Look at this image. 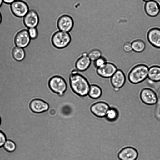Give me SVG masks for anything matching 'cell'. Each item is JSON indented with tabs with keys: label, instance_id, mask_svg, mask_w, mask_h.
Returning <instances> with one entry per match:
<instances>
[{
	"label": "cell",
	"instance_id": "1",
	"mask_svg": "<svg viewBox=\"0 0 160 160\" xmlns=\"http://www.w3.org/2000/svg\"><path fill=\"white\" fill-rule=\"evenodd\" d=\"M69 83L71 89L75 94L82 97L88 95L90 84L87 78L76 69L71 72Z\"/></svg>",
	"mask_w": 160,
	"mask_h": 160
},
{
	"label": "cell",
	"instance_id": "2",
	"mask_svg": "<svg viewBox=\"0 0 160 160\" xmlns=\"http://www.w3.org/2000/svg\"><path fill=\"white\" fill-rule=\"evenodd\" d=\"M149 68L148 65L144 63L139 64L134 66L129 72V81L134 84L143 82L148 77Z\"/></svg>",
	"mask_w": 160,
	"mask_h": 160
},
{
	"label": "cell",
	"instance_id": "3",
	"mask_svg": "<svg viewBox=\"0 0 160 160\" xmlns=\"http://www.w3.org/2000/svg\"><path fill=\"white\" fill-rule=\"evenodd\" d=\"M48 85L52 92L60 96H64L67 92H73L65 79L60 76L52 77L49 79Z\"/></svg>",
	"mask_w": 160,
	"mask_h": 160
},
{
	"label": "cell",
	"instance_id": "4",
	"mask_svg": "<svg viewBox=\"0 0 160 160\" xmlns=\"http://www.w3.org/2000/svg\"><path fill=\"white\" fill-rule=\"evenodd\" d=\"M71 41V37L69 32L59 31L55 33L52 38L53 46L59 49L68 46Z\"/></svg>",
	"mask_w": 160,
	"mask_h": 160
},
{
	"label": "cell",
	"instance_id": "5",
	"mask_svg": "<svg viewBox=\"0 0 160 160\" xmlns=\"http://www.w3.org/2000/svg\"><path fill=\"white\" fill-rule=\"evenodd\" d=\"M10 8L12 13L16 16L23 18L29 11L27 3L22 0H16L10 4Z\"/></svg>",
	"mask_w": 160,
	"mask_h": 160
},
{
	"label": "cell",
	"instance_id": "6",
	"mask_svg": "<svg viewBox=\"0 0 160 160\" xmlns=\"http://www.w3.org/2000/svg\"><path fill=\"white\" fill-rule=\"evenodd\" d=\"M140 98L144 103L149 105L156 104L158 101L156 92L152 89L148 88H145L141 90Z\"/></svg>",
	"mask_w": 160,
	"mask_h": 160
},
{
	"label": "cell",
	"instance_id": "7",
	"mask_svg": "<svg viewBox=\"0 0 160 160\" xmlns=\"http://www.w3.org/2000/svg\"><path fill=\"white\" fill-rule=\"evenodd\" d=\"M118 69L113 63L107 62L102 66L96 69V72L100 77L108 78H111Z\"/></svg>",
	"mask_w": 160,
	"mask_h": 160
},
{
	"label": "cell",
	"instance_id": "8",
	"mask_svg": "<svg viewBox=\"0 0 160 160\" xmlns=\"http://www.w3.org/2000/svg\"><path fill=\"white\" fill-rule=\"evenodd\" d=\"M126 81L125 75L123 72L118 69L110 78L111 84L114 90L118 91L124 85Z\"/></svg>",
	"mask_w": 160,
	"mask_h": 160
},
{
	"label": "cell",
	"instance_id": "9",
	"mask_svg": "<svg viewBox=\"0 0 160 160\" xmlns=\"http://www.w3.org/2000/svg\"><path fill=\"white\" fill-rule=\"evenodd\" d=\"M110 108L108 103L101 100L93 104L91 107V110L95 116L102 118L105 117Z\"/></svg>",
	"mask_w": 160,
	"mask_h": 160
},
{
	"label": "cell",
	"instance_id": "10",
	"mask_svg": "<svg viewBox=\"0 0 160 160\" xmlns=\"http://www.w3.org/2000/svg\"><path fill=\"white\" fill-rule=\"evenodd\" d=\"M138 153L135 148L126 147L122 148L118 154V158L120 160H136Z\"/></svg>",
	"mask_w": 160,
	"mask_h": 160
},
{
	"label": "cell",
	"instance_id": "11",
	"mask_svg": "<svg viewBox=\"0 0 160 160\" xmlns=\"http://www.w3.org/2000/svg\"><path fill=\"white\" fill-rule=\"evenodd\" d=\"M92 61L88 56V53L84 52L76 60L75 68L77 70L80 72L87 71L90 67Z\"/></svg>",
	"mask_w": 160,
	"mask_h": 160
},
{
	"label": "cell",
	"instance_id": "12",
	"mask_svg": "<svg viewBox=\"0 0 160 160\" xmlns=\"http://www.w3.org/2000/svg\"><path fill=\"white\" fill-rule=\"evenodd\" d=\"M25 26L28 28H36L39 22V18L36 11L34 9L29 8V11L23 18Z\"/></svg>",
	"mask_w": 160,
	"mask_h": 160
},
{
	"label": "cell",
	"instance_id": "13",
	"mask_svg": "<svg viewBox=\"0 0 160 160\" xmlns=\"http://www.w3.org/2000/svg\"><path fill=\"white\" fill-rule=\"evenodd\" d=\"M28 29L22 30L16 34L15 38L16 46L23 48L29 45L31 39L28 34Z\"/></svg>",
	"mask_w": 160,
	"mask_h": 160
},
{
	"label": "cell",
	"instance_id": "14",
	"mask_svg": "<svg viewBox=\"0 0 160 160\" xmlns=\"http://www.w3.org/2000/svg\"><path fill=\"white\" fill-rule=\"evenodd\" d=\"M73 21L72 18L68 15L61 17L58 22V28L60 31L69 32L73 26Z\"/></svg>",
	"mask_w": 160,
	"mask_h": 160
},
{
	"label": "cell",
	"instance_id": "15",
	"mask_svg": "<svg viewBox=\"0 0 160 160\" xmlns=\"http://www.w3.org/2000/svg\"><path fill=\"white\" fill-rule=\"evenodd\" d=\"M149 42L154 47L160 48V28H154L150 29L147 34Z\"/></svg>",
	"mask_w": 160,
	"mask_h": 160
},
{
	"label": "cell",
	"instance_id": "16",
	"mask_svg": "<svg viewBox=\"0 0 160 160\" xmlns=\"http://www.w3.org/2000/svg\"><path fill=\"white\" fill-rule=\"evenodd\" d=\"M144 8L147 14L150 17L157 16L160 13V5L155 0L146 2Z\"/></svg>",
	"mask_w": 160,
	"mask_h": 160
},
{
	"label": "cell",
	"instance_id": "17",
	"mask_svg": "<svg viewBox=\"0 0 160 160\" xmlns=\"http://www.w3.org/2000/svg\"><path fill=\"white\" fill-rule=\"evenodd\" d=\"M29 107L32 111L36 113H40L46 111L49 107L47 103L39 99L32 100L30 103Z\"/></svg>",
	"mask_w": 160,
	"mask_h": 160
},
{
	"label": "cell",
	"instance_id": "18",
	"mask_svg": "<svg viewBox=\"0 0 160 160\" xmlns=\"http://www.w3.org/2000/svg\"><path fill=\"white\" fill-rule=\"evenodd\" d=\"M149 80L154 82L160 81V66H152L149 68L148 77Z\"/></svg>",
	"mask_w": 160,
	"mask_h": 160
},
{
	"label": "cell",
	"instance_id": "19",
	"mask_svg": "<svg viewBox=\"0 0 160 160\" xmlns=\"http://www.w3.org/2000/svg\"><path fill=\"white\" fill-rule=\"evenodd\" d=\"M102 94V90L101 88L95 84H90L88 95L91 98L94 99H99Z\"/></svg>",
	"mask_w": 160,
	"mask_h": 160
},
{
	"label": "cell",
	"instance_id": "20",
	"mask_svg": "<svg viewBox=\"0 0 160 160\" xmlns=\"http://www.w3.org/2000/svg\"><path fill=\"white\" fill-rule=\"evenodd\" d=\"M119 116V111L114 107H110L105 117L108 121L113 122L116 121Z\"/></svg>",
	"mask_w": 160,
	"mask_h": 160
},
{
	"label": "cell",
	"instance_id": "21",
	"mask_svg": "<svg viewBox=\"0 0 160 160\" xmlns=\"http://www.w3.org/2000/svg\"><path fill=\"white\" fill-rule=\"evenodd\" d=\"M131 43L132 50L135 52H142L145 49V43L141 39H135Z\"/></svg>",
	"mask_w": 160,
	"mask_h": 160
},
{
	"label": "cell",
	"instance_id": "22",
	"mask_svg": "<svg viewBox=\"0 0 160 160\" xmlns=\"http://www.w3.org/2000/svg\"><path fill=\"white\" fill-rule=\"evenodd\" d=\"M12 54L13 58L16 60L20 61L24 59L25 53L24 48L16 46L13 50Z\"/></svg>",
	"mask_w": 160,
	"mask_h": 160
},
{
	"label": "cell",
	"instance_id": "23",
	"mask_svg": "<svg viewBox=\"0 0 160 160\" xmlns=\"http://www.w3.org/2000/svg\"><path fill=\"white\" fill-rule=\"evenodd\" d=\"M88 56L91 61L93 62L102 56V52L99 49L95 48L88 52Z\"/></svg>",
	"mask_w": 160,
	"mask_h": 160
},
{
	"label": "cell",
	"instance_id": "24",
	"mask_svg": "<svg viewBox=\"0 0 160 160\" xmlns=\"http://www.w3.org/2000/svg\"><path fill=\"white\" fill-rule=\"evenodd\" d=\"M3 147L7 151L12 152L15 151L16 148V144L12 141L10 140H7Z\"/></svg>",
	"mask_w": 160,
	"mask_h": 160
},
{
	"label": "cell",
	"instance_id": "25",
	"mask_svg": "<svg viewBox=\"0 0 160 160\" xmlns=\"http://www.w3.org/2000/svg\"><path fill=\"white\" fill-rule=\"evenodd\" d=\"M107 62V61L105 58L102 56L95 61L92 62V64L95 69L102 66Z\"/></svg>",
	"mask_w": 160,
	"mask_h": 160
},
{
	"label": "cell",
	"instance_id": "26",
	"mask_svg": "<svg viewBox=\"0 0 160 160\" xmlns=\"http://www.w3.org/2000/svg\"><path fill=\"white\" fill-rule=\"evenodd\" d=\"M28 32L31 39H34L37 38L38 35V32L36 28H28Z\"/></svg>",
	"mask_w": 160,
	"mask_h": 160
},
{
	"label": "cell",
	"instance_id": "27",
	"mask_svg": "<svg viewBox=\"0 0 160 160\" xmlns=\"http://www.w3.org/2000/svg\"><path fill=\"white\" fill-rule=\"evenodd\" d=\"M122 48L126 52H131L132 50L131 43L128 42H125L122 45Z\"/></svg>",
	"mask_w": 160,
	"mask_h": 160
},
{
	"label": "cell",
	"instance_id": "28",
	"mask_svg": "<svg viewBox=\"0 0 160 160\" xmlns=\"http://www.w3.org/2000/svg\"><path fill=\"white\" fill-rule=\"evenodd\" d=\"M7 140L5 134L0 130V148L3 147Z\"/></svg>",
	"mask_w": 160,
	"mask_h": 160
},
{
	"label": "cell",
	"instance_id": "29",
	"mask_svg": "<svg viewBox=\"0 0 160 160\" xmlns=\"http://www.w3.org/2000/svg\"><path fill=\"white\" fill-rule=\"evenodd\" d=\"M3 2L10 4L16 0H3Z\"/></svg>",
	"mask_w": 160,
	"mask_h": 160
},
{
	"label": "cell",
	"instance_id": "30",
	"mask_svg": "<svg viewBox=\"0 0 160 160\" xmlns=\"http://www.w3.org/2000/svg\"><path fill=\"white\" fill-rule=\"evenodd\" d=\"M3 2V0H0V7L1 6Z\"/></svg>",
	"mask_w": 160,
	"mask_h": 160
},
{
	"label": "cell",
	"instance_id": "31",
	"mask_svg": "<svg viewBox=\"0 0 160 160\" xmlns=\"http://www.w3.org/2000/svg\"><path fill=\"white\" fill-rule=\"evenodd\" d=\"M2 20V16H1V14L0 12V24L1 23V22Z\"/></svg>",
	"mask_w": 160,
	"mask_h": 160
},
{
	"label": "cell",
	"instance_id": "32",
	"mask_svg": "<svg viewBox=\"0 0 160 160\" xmlns=\"http://www.w3.org/2000/svg\"><path fill=\"white\" fill-rule=\"evenodd\" d=\"M143 0L145 2H147L149 1H151V0Z\"/></svg>",
	"mask_w": 160,
	"mask_h": 160
},
{
	"label": "cell",
	"instance_id": "33",
	"mask_svg": "<svg viewBox=\"0 0 160 160\" xmlns=\"http://www.w3.org/2000/svg\"><path fill=\"white\" fill-rule=\"evenodd\" d=\"M1 118L0 117V125L1 124Z\"/></svg>",
	"mask_w": 160,
	"mask_h": 160
}]
</instances>
